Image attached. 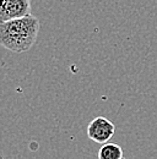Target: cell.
Listing matches in <instances>:
<instances>
[{
    "mask_svg": "<svg viewBox=\"0 0 157 159\" xmlns=\"http://www.w3.org/2000/svg\"><path fill=\"white\" fill-rule=\"evenodd\" d=\"M39 20L33 15L0 22V43L14 53L30 50L38 37Z\"/></svg>",
    "mask_w": 157,
    "mask_h": 159,
    "instance_id": "6da1fadb",
    "label": "cell"
},
{
    "mask_svg": "<svg viewBox=\"0 0 157 159\" xmlns=\"http://www.w3.org/2000/svg\"><path fill=\"white\" fill-rule=\"evenodd\" d=\"M116 126L112 121L104 118L97 116L92 120L87 126V136L96 143H107L114 135Z\"/></svg>",
    "mask_w": 157,
    "mask_h": 159,
    "instance_id": "7a4b0ae2",
    "label": "cell"
},
{
    "mask_svg": "<svg viewBox=\"0 0 157 159\" xmlns=\"http://www.w3.org/2000/svg\"><path fill=\"white\" fill-rule=\"evenodd\" d=\"M31 14L30 0H2L0 2V21L21 19Z\"/></svg>",
    "mask_w": 157,
    "mask_h": 159,
    "instance_id": "3957f363",
    "label": "cell"
},
{
    "mask_svg": "<svg viewBox=\"0 0 157 159\" xmlns=\"http://www.w3.org/2000/svg\"><path fill=\"white\" fill-rule=\"evenodd\" d=\"M98 159H123V149L116 143H104L98 151Z\"/></svg>",
    "mask_w": 157,
    "mask_h": 159,
    "instance_id": "277c9868",
    "label": "cell"
},
{
    "mask_svg": "<svg viewBox=\"0 0 157 159\" xmlns=\"http://www.w3.org/2000/svg\"><path fill=\"white\" fill-rule=\"evenodd\" d=\"M0 1H2V0H0Z\"/></svg>",
    "mask_w": 157,
    "mask_h": 159,
    "instance_id": "5b68a950",
    "label": "cell"
}]
</instances>
